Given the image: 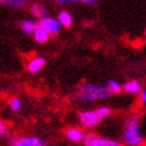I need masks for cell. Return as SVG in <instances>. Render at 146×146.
I'll return each mask as SVG.
<instances>
[{
	"label": "cell",
	"mask_w": 146,
	"mask_h": 146,
	"mask_svg": "<svg viewBox=\"0 0 146 146\" xmlns=\"http://www.w3.org/2000/svg\"><path fill=\"white\" fill-rule=\"evenodd\" d=\"M19 26H20V30L24 34H34L35 30L39 27V22H36L34 19H26V20L20 22Z\"/></svg>",
	"instance_id": "ba28073f"
},
{
	"label": "cell",
	"mask_w": 146,
	"mask_h": 146,
	"mask_svg": "<svg viewBox=\"0 0 146 146\" xmlns=\"http://www.w3.org/2000/svg\"><path fill=\"white\" fill-rule=\"evenodd\" d=\"M59 22L62 24L63 27H70L72 24V16H71V13H68L67 11H60L59 12Z\"/></svg>",
	"instance_id": "4fadbf2b"
},
{
	"label": "cell",
	"mask_w": 146,
	"mask_h": 146,
	"mask_svg": "<svg viewBox=\"0 0 146 146\" xmlns=\"http://www.w3.org/2000/svg\"><path fill=\"white\" fill-rule=\"evenodd\" d=\"M123 139L127 146H141L143 143V137L139 130V118L137 115L130 117L125 122Z\"/></svg>",
	"instance_id": "7a4b0ae2"
},
{
	"label": "cell",
	"mask_w": 146,
	"mask_h": 146,
	"mask_svg": "<svg viewBox=\"0 0 146 146\" xmlns=\"http://www.w3.org/2000/svg\"><path fill=\"white\" fill-rule=\"evenodd\" d=\"M83 3H87V4H90V5H95L97 4V0H82Z\"/></svg>",
	"instance_id": "d6986e66"
},
{
	"label": "cell",
	"mask_w": 146,
	"mask_h": 146,
	"mask_svg": "<svg viewBox=\"0 0 146 146\" xmlns=\"http://www.w3.org/2000/svg\"><path fill=\"white\" fill-rule=\"evenodd\" d=\"M111 114L110 107H99L97 110H89L82 111L79 114V121L84 127H95L102 122L103 118H106Z\"/></svg>",
	"instance_id": "3957f363"
},
{
	"label": "cell",
	"mask_w": 146,
	"mask_h": 146,
	"mask_svg": "<svg viewBox=\"0 0 146 146\" xmlns=\"http://www.w3.org/2000/svg\"><path fill=\"white\" fill-rule=\"evenodd\" d=\"M44 66H46V59L42 56H38L30 60L28 66H27V70L30 71V72H32V74H35V72L42 70Z\"/></svg>",
	"instance_id": "52a82bcc"
},
{
	"label": "cell",
	"mask_w": 146,
	"mask_h": 146,
	"mask_svg": "<svg viewBox=\"0 0 146 146\" xmlns=\"http://www.w3.org/2000/svg\"><path fill=\"white\" fill-rule=\"evenodd\" d=\"M66 137L72 142H80V141H84V138H86V134L80 130V129H68L66 130Z\"/></svg>",
	"instance_id": "9c48e42d"
},
{
	"label": "cell",
	"mask_w": 146,
	"mask_h": 146,
	"mask_svg": "<svg viewBox=\"0 0 146 146\" xmlns=\"http://www.w3.org/2000/svg\"><path fill=\"white\" fill-rule=\"evenodd\" d=\"M107 87L110 89V91L113 94H119L122 90H123V86L118 82V80H114V79H110L107 82Z\"/></svg>",
	"instance_id": "9a60e30c"
},
{
	"label": "cell",
	"mask_w": 146,
	"mask_h": 146,
	"mask_svg": "<svg viewBox=\"0 0 146 146\" xmlns=\"http://www.w3.org/2000/svg\"><path fill=\"white\" fill-rule=\"evenodd\" d=\"M31 0H0V3L4 5H8V7H12V8H19V7H23V5L28 4Z\"/></svg>",
	"instance_id": "5bb4252c"
},
{
	"label": "cell",
	"mask_w": 146,
	"mask_h": 146,
	"mask_svg": "<svg viewBox=\"0 0 146 146\" xmlns=\"http://www.w3.org/2000/svg\"><path fill=\"white\" fill-rule=\"evenodd\" d=\"M83 143L84 146H121L119 141L103 138V137H99V135H94V134L86 135Z\"/></svg>",
	"instance_id": "277c9868"
},
{
	"label": "cell",
	"mask_w": 146,
	"mask_h": 146,
	"mask_svg": "<svg viewBox=\"0 0 146 146\" xmlns=\"http://www.w3.org/2000/svg\"><path fill=\"white\" fill-rule=\"evenodd\" d=\"M79 1H82V0H70V3H79Z\"/></svg>",
	"instance_id": "44dd1931"
},
{
	"label": "cell",
	"mask_w": 146,
	"mask_h": 146,
	"mask_svg": "<svg viewBox=\"0 0 146 146\" xmlns=\"http://www.w3.org/2000/svg\"><path fill=\"white\" fill-rule=\"evenodd\" d=\"M141 102L143 105H146V90H142L141 93Z\"/></svg>",
	"instance_id": "ac0fdd59"
},
{
	"label": "cell",
	"mask_w": 146,
	"mask_h": 146,
	"mask_svg": "<svg viewBox=\"0 0 146 146\" xmlns=\"http://www.w3.org/2000/svg\"><path fill=\"white\" fill-rule=\"evenodd\" d=\"M8 137V130L5 127V123L3 121H0V138Z\"/></svg>",
	"instance_id": "e0dca14e"
},
{
	"label": "cell",
	"mask_w": 146,
	"mask_h": 146,
	"mask_svg": "<svg viewBox=\"0 0 146 146\" xmlns=\"http://www.w3.org/2000/svg\"><path fill=\"white\" fill-rule=\"evenodd\" d=\"M123 90L126 91V93L135 95V94H141L142 93V86L138 80L133 79V80H129V82H126V83L123 84Z\"/></svg>",
	"instance_id": "30bf717a"
},
{
	"label": "cell",
	"mask_w": 146,
	"mask_h": 146,
	"mask_svg": "<svg viewBox=\"0 0 146 146\" xmlns=\"http://www.w3.org/2000/svg\"><path fill=\"white\" fill-rule=\"evenodd\" d=\"M39 26L43 27L46 31L50 32V34H58L60 31V22L59 19L51 18V16H46V18H42L39 20Z\"/></svg>",
	"instance_id": "8992f818"
},
{
	"label": "cell",
	"mask_w": 146,
	"mask_h": 146,
	"mask_svg": "<svg viewBox=\"0 0 146 146\" xmlns=\"http://www.w3.org/2000/svg\"><path fill=\"white\" fill-rule=\"evenodd\" d=\"M56 3L59 5H62V4H68L70 3V0H56Z\"/></svg>",
	"instance_id": "ffe728a7"
},
{
	"label": "cell",
	"mask_w": 146,
	"mask_h": 146,
	"mask_svg": "<svg viewBox=\"0 0 146 146\" xmlns=\"http://www.w3.org/2000/svg\"><path fill=\"white\" fill-rule=\"evenodd\" d=\"M9 107H11L12 111H19L20 107H22V102L19 101V98H12L9 101Z\"/></svg>",
	"instance_id": "2e32d148"
},
{
	"label": "cell",
	"mask_w": 146,
	"mask_h": 146,
	"mask_svg": "<svg viewBox=\"0 0 146 146\" xmlns=\"http://www.w3.org/2000/svg\"><path fill=\"white\" fill-rule=\"evenodd\" d=\"M34 35V39H35L36 43H39V44H44L48 42V38H50V32H47L43 28V27H38L35 30V32L32 34Z\"/></svg>",
	"instance_id": "8fae6325"
},
{
	"label": "cell",
	"mask_w": 146,
	"mask_h": 146,
	"mask_svg": "<svg viewBox=\"0 0 146 146\" xmlns=\"http://www.w3.org/2000/svg\"><path fill=\"white\" fill-rule=\"evenodd\" d=\"M111 91L109 87L105 86H98V84L91 83H83L80 84L79 90L76 91L75 98L78 101L82 102H94V101H101V99H106L111 95Z\"/></svg>",
	"instance_id": "6da1fadb"
},
{
	"label": "cell",
	"mask_w": 146,
	"mask_h": 146,
	"mask_svg": "<svg viewBox=\"0 0 146 146\" xmlns=\"http://www.w3.org/2000/svg\"><path fill=\"white\" fill-rule=\"evenodd\" d=\"M145 34H146V31H145Z\"/></svg>",
	"instance_id": "7402d4cb"
},
{
	"label": "cell",
	"mask_w": 146,
	"mask_h": 146,
	"mask_svg": "<svg viewBox=\"0 0 146 146\" xmlns=\"http://www.w3.org/2000/svg\"><path fill=\"white\" fill-rule=\"evenodd\" d=\"M9 146H46V141L38 137H22L12 138Z\"/></svg>",
	"instance_id": "5b68a950"
},
{
	"label": "cell",
	"mask_w": 146,
	"mask_h": 146,
	"mask_svg": "<svg viewBox=\"0 0 146 146\" xmlns=\"http://www.w3.org/2000/svg\"><path fill=\"white\" fill-rule=\"evenodd\" d=\"M30 9H31L32 15L39 16L40 19L47 16V9H46V7H43V5L39 4V3H32L31 7H30Z\"/></svg>",
	"instance_id": "7c38bea8"
}]
</instances>
